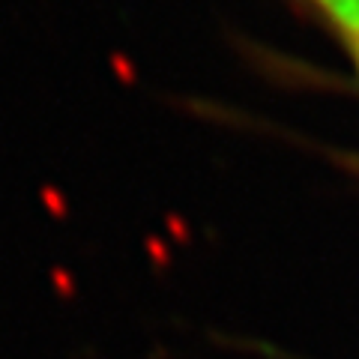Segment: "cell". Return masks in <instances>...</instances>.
Wrapping results in <instances>:
<instances>
[{"label":"cell","mask_w":359,"mask_h":359,"mask_svg":"<svg viewBox=\"0 0 359 359\" xmlns=\"http://www.w3.org/2000/svg\"><path fill=\"white\" fill-rule=\"evenodd\" d=\"M318 4L347 33V39L359 45V0H318Z\"/></svg>","instance_id":"1"},{"label":"cell","mask_w":359,"mask_h":359,"mask_svg":"<svg viewBox=\"0 0 359 359\" xmlns=\"http://www.w3.org/2000/svg\"><path fill=\"white\" fill-rule=\"evenodd\" d=\"M356 51H359V45H356Z\"/></svg>","instance_id":"2"}]
</instances>
